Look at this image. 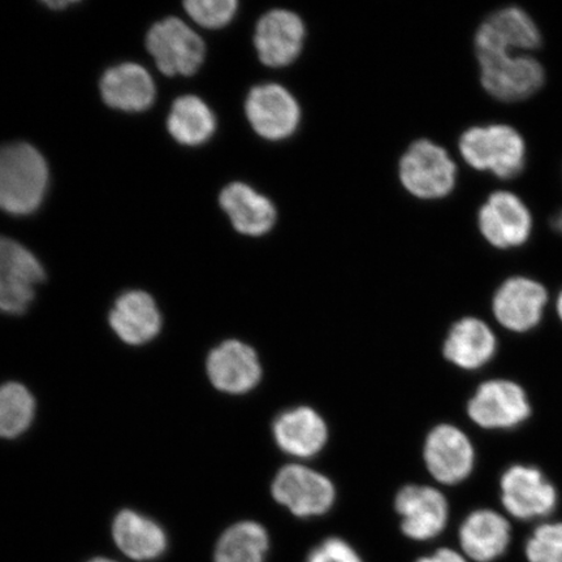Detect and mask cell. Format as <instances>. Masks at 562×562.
I'll return each mask as SVG.
<instances>
[{
    "label": "cell",
    "instance_id": "33",
    "mask_svg": "<svg viewBox=\"0 0 562 562\" xmlns=\"http://www.w3.org/2000/svg\"><path fill=\"white\" fill-rule=\"evenodd\" d=\"M557 308H558V314L560 316V319L562 321V291L560 292L558 301H557Z\"/></svg>",
    "mask_w": 562,
    "mask_h": 562
},
{
    "label": "cell",
    "instance_id": "5",
    "mask_svg": "<svg viewBox=\"0 0 562 562\" xmlns=\"http://www.w3.org/2000/svg\"><path fill=\"white\" fill-rule=\"evenodd\" d=\"M477 228L492 248L518 249L530 241L533 216L521 196L510 191H496L477 211Z\"/></svg>",
    "mask_w": 562,
    "mask_h": 562
},
{
    "label": "cell",
    "instance_id": "11",
    "mask_svg": "<svg viewBox=\"0 0 562 562\" xmlns=\"http://www.w3.org/2000/svg\"><path fill=\"white\" fill-rule=\"evenodd\" d=\"M502 503L513 518L533 521L557 508L558 492L539 469L516 465L502 477Z\"/></svg>",
    "mask_w": 562,
    "mask_h": 562
},
{
    "label": "cell",
    "instance_id": "16",
    "mask_svg": "<svg viewBox=\"0 0 562 562\" xmlns=\"http://www.w3.org/2000/svg\"><path fill=\"white\" fill-rule=\"evenodd\" d=\"M424 459L435 480L451 486L473 472L475 453L472 441L459 427L439 425L428 434Z\"/></svg>",
    "mask_w": 562,
    "mask_h": 562
},
{
    "label": "cell",
    "instance_id": "13",
    "mask_svg": "<svg viewBox=\"0 0 562 562\" xmlns=\"http://www.w3.org/2000/svg\"><path fill=\"white\" fill-rule=\"evenodd\" d=\"M548 302L546 286L526 277H512L498 286L492 311L502 326L515 333L530 331L542 321Z\"/></svg>",
    "mask_w": 562,
    "mask_h": 562
},
{
    "label": "cell",
    "instance_id": "30",
    "mask_svg": "<svg viewBox=\"0 0 562 562\" xmlns=\"http://www.w3.org/2000/svg\"><path fill=\"white\" fill-rule=\"evenodd\" d=\"M306 562H363V560L347 540L328 538L313 548Z\"/></svg>",
    "mask_w": 562,
    "mask_h": 562
},
{
    "label": "cell",
    "instance_id": "1",
    "mask_svg": "<svg viewBox=\"0 0 562 562\" xmlns=\"http://www.w3.org/2000/svg\"><path fill=\"white\" fill-rule=\"evenodd\" d=\"M459 149L473 170L490 172L501 180L517 179L527 165L526 139L510 124L470 126L460 137Z\"/></svg>",
    "mask_w": 562,
    "mask_h": 562
},
{
    "label": "cell",
    "instance_id": "19",
    "mask_svg": "<svg viewBox=\"0 0 562 562\" xmlns=\"http://www.w3.org/2000/svg\"><path fill=\"white\" fill-rule=\"evenodd\" d=\"M272 434L281 451L297 459L318 454L328 440L326 420L308 406L281 413L273 422Z\"/></svg>",
    "mask_w": 562,
    "mask_h": 562
},
{
    "label": "cell",
    "instance_id": "31",
    "mask_svg": "<svg viewBox=\"0 0 562 562\" xmlns=\"http://www.w3.org/2000/svg\"><path fill=\"white\" fill-rule=\"evenodd\" d=\"M416 562H469L465 554L451 550V548H440L431 557H426Z\"/></svg>",
    "mask_w": 562,
    "mask_h": 562
},
{
    "label": "cell",
    "instance_id": "21",
    "mask_svg": "<svg viewBox=\"0 0 562 562\" xmlns=\"http://www.w3.org/2000/svg\"><path fill=\"white\" fill-rule=\"evenodd\" d=\"M110 326L130 346H144L156 339L161 327L156 301L143 291L122 294L110 313Z\"/></svg>",
    "mask_w": 562,
    "mask_h": 562
},
{
    "label": "cell",
    "instance_id": "7",
    "mask_svg": "<svg viewBox=\"0 0 562 562\" xmlns=\"http://www.w3.org/2000/svg\"><path fill=\"white\" fill-rule=\"evenodd\" d=\"M543 45V35L529 12L517 5L492 12L477 27L474 37L476 55L512 53L532 54Z\"/></svg>",
    "mask_w": 562,
    "mask_h": 562
},
{
    "label": "cell",
    "instance_id": "25",
    "mask_svg": "<svg viewBox=\"0 0 562 562\" xmlns=\"http://www.w3.org/2000/svg\"><path fill=\"white\" fill-rule=\"evenodd\" d=\"M215 128L214 112L201 98L184 95L175 101L168 116V131L178 143L187 146L206 144Z\"/></svg>",
    "mask_w": 562,
    "mask_h": 562
},
{
    "label": "cell",
    "instance_id": "17",
    "mask_svg": "<svg viewBox=\"0 0 562 562\" xmlns=\"http://www.w3.org/2000/svg\"><path fill=\"white\" fill-rule=\"evenodd\" d=\"M206 368L211 384L228 395H245L262 379L257 351L240 340H227L211 350Z\"/></svg>",
    "mask_w": 562,
    "mask_h": 562
},
{
    "label": "cell",
    "instance_id": "18",
    "mask_svg": "<svg viewBox=\"0 0 562 562\" xmlns=\"http://www.w3.org/2000/svg\"><path fill=\"white\" fill-rule=\"evenodd\" d=\"M459 539L463 554L475 562H495L508 552L512 526L492 509H477L463 519Z\"/></svg>",
    "mask_w": 562,
    "mask_h": 562
},
{
    "label": "cell",
    "instance_id": "6",
    "mask_svg": "<svg viewBox=\"0 0 562 562\" xmlns=\"http://www.w3.org/2000/svg\"><path fill=\"white\" fill-rule=\"evenodd\" d=\"M271 494L277 503L300 518L326 515L336 501V490L329 477L300 463L279 470L273 477Z\"/></svg>",
    "mask_w": 562,
    "mask_h": 562
},
{
    "label": "cell",
    "instance_id": "9",
    "mask_svg": "<svg viewBox=\"0 0 562 562\" xmlns=\"http://www.w3.org/2000/svg\"><path fill=\"white\" fill-rule=\"evenodd\" d=\"M147 50L167 76H191L205 60L203 40L181 20L168 18L147 34Z\"/></svg>",
    "mask_w": 562,
    "mask_h": 562
},
{
    "label": "cell",
    "instance_id": "29",
    "mask_svg": "<svg viewBox=\"0 0 562 562\" xmlns=\"http://www.w3.org/2000/svg\"><path fill=\"white\" fill-rule=\"evenodd\" d=\"M184 5L189 16L209 30L228 25L238 9L236 0H191Z\"/></svg>",
    "mask_w": 562,
    "mask_h": 562
},
{
    "label": "cell",
    "instance_id": "2",
    "mask_svg": "<svg viewBox=\"0 0 562 562\" xmlns=\"http://www.w3.org/2000/svg\"><path fill=\"white\" fill-rule=\"evenodd\" d=\"M47 184V164L35 147L23 143L0 147V210L33 213L44 201Z\"/></svg>",
    "mask_w": 562,
    "mask_h": 562
},
{
    "label": "cell",
    "instance_id": "8",
    "mask_svg": "<svg viewBox=\"0 0 562 562\" xmlns=\"http://www.w3.org/2000/svg\"><path fill=\"white\" fill-rule=\"evenodd\" d=\"M45 280L44 267L25 246L0 236V312L19 315L31 306Z\"/></svg>",
    "mask_w": 562,
    "mask_h": 562
},
{
    "label": "cell",
    "instance_id": "12",
    "mask_svg": "<svg viewBox=\"0 0 562 562\" xmlns=\"http://www.w3.org/2000/svg\"><path fill=\"white\" fill-rule=\"evenodd\" d=\"M468 414L477 426L502 430L521 425L530 417L531 406L521 385L496 379L477 386Z\"/></svg>",
    "mask_w": 562,
    "mask_h": 562
},
{
    "label": "cell",
    "instance_id": "15",
    "mask_svg": "<svg viewBox=\"0 0 562 562\" xmlns=\"http://www.w3.org/2000/svg\"><path fill=\"white\" fill-rule=\"evenodd\" d=\"M304 21L292 11L272 10L259 19L255 46L259 60L271 68H283L296 60L305 42Z\"/></svg>",
    "mask_w": 562,
    "mask_h": 562
},
{
    "label": "cell",
    "instance_id": "34",
    "mask_svg": "<svg viewBox=\"0 0 562 562\" xmlns=\"http://www.w3.org/2000/svg\"><path fill=\"white\" fill-rule=\"evenodd\" d=\"M88 562H116V561L110 560V559H104V558H95V559H91Z\"/></svg>",
    "mask_w": 562,
    "mask_h": 562
},
{
    "label": "cell",
    "instance_id": "23",
    "mask_svg": "<svg viewBox=\"0 0 562 562\" xmlns=\"http://www.w3.org/2000/svg\"><path fill=\"white\" fill-rule=\"evenodd\" d=\"M112 537L126 557L136 561H156L168 548L167 533L151 518L135 510L119 513L112 524Z\"/></svg>",
    "mask_w": 562,
    "mask_h": 562
},
{
    "label": "cell",
    "instance_id": "3",
    "mask_svg": "<svg viewBox=\"0 0 562 562\" xmlns=\"http://www.w3.org/2000/svg\"><path fill=\"white\" fill-rule=\"evenodd\" d=\"M476 60L482 88L498 102H524L544 87L546 69L532 54H486Z\"/></svg>",
    "mask_w": 562,
    "mask_h": 562
},
{
    "label": "cell",
    "instance_id": "22",
    "mask_svg": "<svg viewBox=\"0 0 562 562\" xmlns=\"http://www.w3.org/2000/svg\"><path fill=\"white\" fill-rule=\"evenodd\" d=\"M101 94L112 109L138 112L149 109L156 100V86L144 67L124 63L103 75Z\"/></svg>",
    "mask_w": 562,
    "mask_h": 562
},
{
    "label": "cell",
    "instance_id": "24",
    "mask_svg": "<svg viewBox=\"0 0 562 562\" xmlns=\"http://www.w3.org/2000/svg\"><path fill=\"white\" fill-rule=\"evenodd\" d=\"M496 337L481 319L463 318L449 331L442 353L463 370L481 369L495 356Z\"/></svg>",
    "mask_w": 562,
    "mask_h": 562
},
{
    "label": "cell",
    "instance_id": "20",
    "mask_svg": "<svg viewBox=\"0 0 562 562\" xmlns=\"http://www.w3.org/2000/svg\"><path fill=\"white\" fill-rule=\"evenodd\" d=\"M220 203L241 235L263 236L276 226L278 214L273 203L244 182H232L224 188Z\"/></svg>",
    "mask_w": 562,
    "mask_h": 562
},
{
    "label": "cell",
    "instance_id": "14",
    "mask_svg": "<svg viewBox=\"0 0 562 562\" xmlns=\"http://www.w3.org/2000/svg\"><path fill=\"white\" fill-rule=\"evenodd\" d=\"M395 508L402 517L404 536L426 542L445 531L449 505L445 495L434 487L409 484L397 492Z\"/></svg>",
    "mask_w": 562,
    "mask_h": 562
},
{
    "label": "cell",
    "instance_id": "10",
    "mask_svg": "<svg viewBox=\"0 0 562 562\" xmlns=\"http://www.w3.org/2000/svg\"><path fill=\"white\" fill-rule=\"evenodd\" d=\"M245 114L259 137L283 140L297 131L301 108L290 90L278 83H263L249 91Z\"/></svg>",
    "mask_w": 562,
    "mask_h": 562
},
{
    "label": "cell",
    "instance_id": "26",
    "mask_svg": "<svg viewBox=\"0 0 562 562\" xmlns=\"http://www.w3.org/2000/svg\"><path fill=\"white\" fill-rule=\"evenodd\" d=\"M269 550V532L261 524L237 522L217 540L214 562H266Z\"/></svg>",
    "mask_w": 562,
    "mask_h": 562
},
{
    "label": "cell",
    "instance_id": "27",
    "mask_svg": "<svg viewBox=\"0 0 562 562\" xmlns=\"http://www.w3.org/2000/svg\"><path fill=\"white\" fill-rule=\"evenodd\" d=\"M35 413L32 393L20 383L0 385V438L15 439L31 427Z\"/></svg>",
    "mask_w": 562,
    "mask_h": 562
},
{
    "label": "cell",
    "instance_id": "32",
    "mask_svg": "<svg viewBox=\"0 0 562 562\" xmlns=\"http://www.w3.org/2000/svg\"><path fill=\"white\" fill-rule=\"evenodd\" d=\"M551 226L553 231H557L562 235V210L552 216Z\"/></svg>",
    "mask_w": 562,
    "mask_h": 562
},
{
    "label": "cell",
    "instance_id": "28",
    "mask_svg": "<svg viewBox=\"0 0 562 562\" xmlns=\"http://www.w3.org/2000/svg\"><path fill=\"white\" fill-rule=\"evenodd\" d=\"M527 562H562V522L536 527L525 543Z\"/></svg>",
    "mask_w": 562,
    "mask_h": 562
},
{
    "label": "cell",
    "instance_id": "4",
    "mask_svg": "<svg viewBox=\"0 0 562 562\" xmlns=\"http://www.w3.org/2000/svg\"><path fill=\"white\" fill-rule=\"evenodd\" d=\"M398 175L406 191L422 200L445 199L457 184L454 160L430 139L409 146L400 160Z\"/></svg>",
    "mask_w": 562,
    "mask_h": 562
}]
</instances>
